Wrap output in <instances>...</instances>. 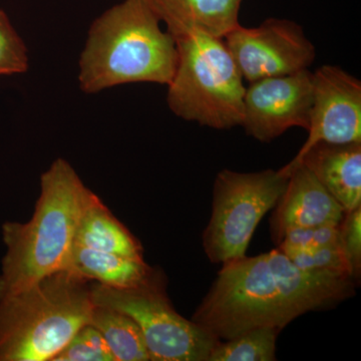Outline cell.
<instances>
[{
	"mask_svg": "<svg viewBox=\"0 0 361 361\" xmlns=\"http://www.w3.org/2000/svg\"><path fill=\"white\" fill-rule=\"evenodd\" d=\"M301 165L314 175L345 212L361 206V142H317L301 157L291 173Z\"/></svg>",
	"mask_w": 361,
	"mask_h": 361,
	"instance_id": "cell-12",
	"label": "cell"
},
{
	"mask_svg": "<svg viewBox=\"0 0 361 361\" xmlns=\"http://www.w3.org/2000/svg\"><path fill=\"white\" fill-rule=\"evenodd\" d=\"M75 244L128 258L144 259L141 243L96 194L80 216Z\"/></svg>",
	"mask_w": 361,
	"mask_h": 361,
	"instance_id": "cell-15",
	"label": "cell"
},
{
	"mask_svg": "<svg viewBox=\"0 0 361 361\" xmlns=\"http://www.w3.org/2000/svg\"><path fill=\"white\" fill-rule=\"evenodd\" d=\"M338 228L341 248L356 281L361 272V206L345 212Z\"/></svg>",
	"mask_w": 361,
	"mask_h": 361,
	"instance_id": "cell-22",
	"label": "cell"
},
{
	"mask_svg": "<svg viewBox=\"0 0 361 361\" xmlns=\"http://www.w3.org/2000/svg\"><path fill=\"white\" fill-rule=\"evenodd\" d=\"M90 280L66 269L0 300V361H52L90 324Z\"/></svg>",
	"mask_w": 361,
	"mask_h": 361,
	"instance_id": "cell-4",
	"label": "cell"
},
{
	"mask_svg": "<svg viewBox=\"0 0 361 361\" xmlns=\"http://www.w3.org/2000/svg\"><path fill=\"white\" fill-rule=\"evenodd\" d=\"M289 177L279 170L240 173L223 170L213 186L212 214L203 248L212 263L243 257L256 228L276 205Z\"/></svg>",
	"mask_w": 361,
	"mask_h": 361,
	"instance_id": "cell-7",
	"label": "cell"
},
{
	"mask_svg": "<svg viewBox=\"0 0 361 361\" xmlns=\"http://www.w3.org/2000/svg\"><path fill=\"white\" fill-rule=\"evenodd\" d=\"M110 348L92 325L82 327L52 361H114Z\"/></svg>",
	"mask_w": 361,
	"mask_h": 361,
	"instance_id": "cell-19",
	"label": "cell"
},
{
	"mask_svg": "<svg viewBox=\"0 0 361 361\" xmlns=\"http://www.w3.org/2000/svg\"><path fill=\"white\" fill-rule=\"evenodd\" d=\"M223 39L248 82L308 70L316 56L303 28L285 18H268L256 27L239 25Z\"/></svg>",
	"mask_w": 361,
	"mask_h": 361,
	"instance_id": "cell-8",
	"label": "cell"
},
{
	"mask_svg": "<svg viewBox=\"0 0 361 361\" xmlns=\"http://www.w3.org/2000/svg\"><path fill=\"white\" fill-rule=\"evenodd\" d=\"M339 225L295 228L285 233L277 248L285 254L314 250L322 247L334 245L339 240Z\"/></svg>",
	"mask_w": 361,
	"mask_h": 361,
	"instance_id": "cell-21",
	"label": "cell"
},
{
	"mask_svg": "<svg viewBox=\"0 0 361 361\" xmlns=\"http://www.w3.org/2000/svg\"><path fill=\"white\" fill-rule=\"evenodd\" d=\"M312 99L310 70L249 82L241 126L260 142L273 141L291 128L308 130Z\"/></svg>",
	"mask_w": 361,
	"mask_h": 361,
	"instance_id": "cell-10",
	"label": "cell"
},
{
	"mask_svg": "<svg viewBox=\"0 0 361 361\" xmlns=\"http://www.w3.org/2000/svg\"><path fill=\"white\" fill-rule=\"evenodd\" d=\"M94 195L63 159L45 171L32 219L2 226L6 254L2 259L0 300L68 269L80 216Z\"/></svg>",
	"mask_w": 361,
	"mask_h": 361,
	"instance_id": "cell-2",
	"label": "cell"
},
{
	"mask_svg": "<svg viewBox=\"0 0 361 361\" xmlns=\"http://www.w3.org/2000/svg\"><path fill=\"white\" fill-rule=\"evenodd\" d=\"M68 270L104 286L129 289L145 283L153 275L144 259H133L73 245Z\"/></svg>",
	"mask_w": 361,
	"mask_h": 361,
	"instance_id": "cell-14",
	"label": "cell"
},
{
	"mask_svg": "<svg viewBox=\"0 0 361 361\" xmlns=\"http://www.w3.org/2000/svg\"><path fill=\"white\" fill-rule=\"evenodd\" d=\"M308 137L290 163L279 169L289 177L301 157L317 142H361V82L345 71L322 66L313 73Z\"/></svg>",
	"mask_w": 361,
	"mask_h": 361,
	"instance_id": "cell-9",
	"label": "cell"
},
{
	"mask_svg": "<svg viewBox=\"0 0 361 361\" xmlns=\"http://www.w3.org/2000/svg\"><path fill=\"white\" fill-rule=\"evenodd\" d=\"M96 305L129 315L139 325L149 355L155 361H208L221 341L208 329L180 315L166 293L160 272L140 286L116 289L92 283Z\"/></svg>",
	"mask_w": 361,
	"mask_h": 361,
	"instance_id": "cell-6",
	"label": "cell"
},
{
	"mask_svg": "<svg viewBox=\"0 0 361 361\" xmlns=\"http://www.w3.org/2000/svg\"><path fill=\"white\" fill-rule=\"evenodd\" d=\"M355 294V280L300 269L276 248L223 263L192 320L227 341L258 327L282 330L299 316Z\"/></svg>",
	"mask_w": 361,
	"mask_h": 361,
	"instance_id": "cell-1",
	"label": "cell"
},
{
	"mask_svg": "<svg viewBox=\"0 0 361 361\" xmlns=\"http://www.w3.org/2000/svg\"><path fill=\"white\" fill-rule=\"evenodd\" d=\"M175 40L178 63L168 85L170 110L212 129L241 126L246 87L224 39L195 30Z\"/></svg>",
	"mask_w": 361,
	"mask_h": 361,
	"instance_id": "cell-5",
	"label": "cell"
},
{
	"mask_svg": "<svg viewBox=\"0 0 361 361\" xmlns=\"http://www.w3.org/2000/svg\"><path fill=\"white\" fill-rule=\"evenodd\" d=\"M275 206L270 229L277 245L289 230L339 225L345 214L341 204L302 165L289 176L286 188Z\"/></svg>",
	"mask_w": 361,
	"mask_h": 361,
	"instance_id": "cell-11",
	"label": "cell"
},
{
	"mask_svg": "<svg viewBox=\"0 0 361 361\" xmlns=\"http://www.w3.org/2000/svg\"><path fill=\"white\" fill-rule=\"evenodd\" d=\"M90 324L101 332L115 361L149 360L141 329L129 315L94 304Z\"/></svg>",
	"mask_w": 361,
	"mask_h": 361,
	"instance_id": "cell-16",
	"label": "cell"
},
{
	"mask_svg": "<svg viewBox=\"0 0 361 361\" xmlns=\"http://www.w3.org/2000/svg\"><path fill=\"white\" fill-rule=\"evenodd\" d=\"M167 30L176 37L202 32L224 37L239 25L242 0H146Z\"/></svg>",
	"mask_w": 361,
	"mask_h": 361,
	"instance_id": "cell-13",
	"label": "cell"
},
{
	"mask_svg": "<svg viewBox=\"0 0 361 361\" xmlns=\"http://www.w3.org/2000/svg\"><path fill=\"white\" fill-rule=\"evenodd\" d=\"M177 63L175 37L146 0H123L90 26L78 82L87 94L137 82L168 85Z\"/></svg>",
	"mask_w": 361,
	"mask_h": 361,
	"instance_id": "cell-3",
	"label": "cell"
},
{
	"mask_svg": "<svg viewBox=\"0 0 361 361\" xmlns=\"http://www.w3.org/2000/svg\"><path fill=\"white\" fill-rule=\"evenodd\" d=\"M281 330L258 327L227 339L213 349L208 361L276 360V342Z\"/></svg>",
	"mask_w": 361,
	"mask_h": 361,
	"instance_id": "cell-17",
	"label": "cell"
},
{
	"mask_svg": "<svg viewBox=\"0 0 361 361\" xmlns=\"http://www.w3.org/2000/svg\"><path fill=\"white\" fill-rule=\"evenodd\" d=\"M30 68L27 47L0 9V75H21Z\"/></svg>",
	"mask_w": 361,
	"mask_h": 361,
	"instance_id": "cell-20",
	"label": "cell"
},
{
	"mask_svg": "<svg viewBox=\"0 0 361 361\" xmlns=\"http://www.w3.org/2000/svg\"><path fill=\"white\" fill-rule=\"evenodd\" d=\"M297 267L311 272L329 273L334 276L353 279V271L342 250L341 242L314 250L286 254Z\"/></svg>",
	"mask_w": 361,
	"mask_h": 361,
	"instance_id": "cell-18",
	"label": "cell"
}]
</instances>
